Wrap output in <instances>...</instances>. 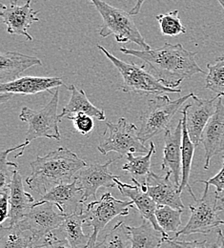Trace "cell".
<instances>
[{
  "instance_id": "obj_1",
  "label": "cell",
  "mask_w": 224,
  "mask_h": 248,
  "mask_svg": "<svg viewBox=\"0 0 224 248\" xmlns=\"http://www.w3.org/2000/svg\"><path fill=\"white\" fill-rule=\"evenodd\" d=\"M119 51L141 60L150 68V73L170 89H177L181 82L196 74L205 72L196 64V52L187 51L181 44L165 43L158 49L139 51L120 48Z\"/></svg>"
},
{
  "instance_id": "obj_2",
  "label": "cell",
  "mask_w": 224,
  "mask_h": 248,
  "mask_svg": "<svg viewBox=\"0 0 224 248\" xmlns=\"http://www.w3.org/2000/svg\"><path fill=\"white\" fill-rule=\"evenodd\" d=\"M87 163L74 152L60 147L43 156H37L30 163L31 175L26 179L29 188L44 196L48 191L62 184H70Z\"/></svg>"
},
{
  "instance_id": "obj_3",
  "label": "cell",
  "mask_w": 224,
  "mask_h": 248,
  "mask_svg": "<svg viewBox=\"0 0 224 248\" xmlns=\"http://www.w3.org/2000/svg\"><path fill=\"white\" fill-rule=\"evenodd\" d=\"M91 3L102 16L103 24L99 29V35L101 37H107L113 34L119 43L133 42L143 48L144 51L152 50L151 46L138 31L129 13L113 7L104 1L92 0Z\"/></svg>"
},
{
  "instance_id": "obj_4",
  "label": "cell",
  "mask_w": 224,
  "mask_h": 248,
  "mask_svg": "<svg viewBox=\"0 0 224 248\" xmlns=\"http://www.w3.org/2000/svg\"><path fill=\"white\" fill-rule=\"evenodd\" d=\"M194 93L172 100L168 95H157L148 102L147 108L140 117L138 129L139 140L145 144L154 137L169 129L171 122L183 103L190 100Z\"/></svg>"
},
{
  "instance_id": "obj_5",
  "label": "cell",
  "mask_w": 224,
  "mask_h": 248,
  "mask_svg": "<svg viewBox=\"0 0 224 248\" xmlns=\"http://www.w3.org/2000/svg\"><path fill=\"white\" fill-rule=\"evenodd\" d=\"M96 47L114 64L121 75L123 83L120 85L119 89L122 92L156 95H160L161 93L181 92V89H170L165 87L154 75L146 71L144 65L138 66L134 62L127 63L122 62L112 55L103 46L97 45Z\"/></svg>"
},
{
  "instance_id": "obj_6",
  "label": "cell",
  "mask_w": 224,
  "mask_h": 248,
  "mask_svg": "<svg viewBox=\"0 0 224 248\" xmlns=\"http://www.w3.org/2000/svg\"><path fill=\"white\" fill-rule=\"evenodd\" d=\"M106 126L107 129L101 135L97 146L102 155L116 152L122 157L134 153L148 154L149 149L139 140L138 129L134 124L121 118L116 124L106 123Z\"/></svg>"
},
{
  "instance_id": "obj_7",
  "label": "cell",
  "mask_w": 224,
  "mask_h": 248,
  "mask_svg": "<svg viewBox=\"0 0 224 248\" xmlns=\"http://www.w3.org/2000/svg\"><path fill=\"white\" fill-rule=\"evenodd\" d=\"M221 196L217 191L210 192V186L205 185L203 195L200 199L194 200L189 205L191 216L187 224L176 233V238L192 234H209L214 228H219L222 219L218 213ZM175 238V239H176Z\"/></svg>"
},
{
  "instance_id": "obj_8",
  "label": "cell",
  "mask_w": 224,
  "mask_h": 248,
  "mask_svg": "<svg viewBox=\"0 0 224 248\" xmlns=\"http://www.w3.org/2000/svg\"><path fill=\"white\" fill-rule=\"evenodd\" d=\"M134 207L132 201H120L107 192L98 200L90 202L83 210L85 224L92 227L88 248H96L97 237L105 226L116 217L128 216L129 209Z\"/></svg>"
},
{
  "instance_id": "obj_9",
  "label": "cell",
  "mask_w": 224,
  "mask_h": 248,
  "mask_svg": "<svg viewBox=\"0 0 224 248\" xmlns=\"http://www.w3.org/2000/svg\"><path fill=\"white\" fill-rule=\"evenodd\" d=\"M60 100V89H56L52 99L40 110L34 111L28 107H23L19 114V120L29 125L26 141L32 142L38 138H47L60 140L58 114Z\"/></svg>"
},
{
  "instance_id": "obj_10",
  "label": "cell",
  "mask_w": 224,
  "mask_h": 248,
  "mask_svg": "<svg viewBox=\"0 0 224 248\" xmlns=\"http://www.w3.org/2000/svg\"><path fill=\"white\" fill-rule=\"evenodd\" d=\"M55 206L52 202H36L18 226L22 231L32 234L34 242L44 239L52 231L60 229L64 221L66 214L55 212Z\"/></svg>"
},
{
  "instance_id": "obj_11",
  "label": "cell",
  "mask_w": 224,
  "mask_h": 248,
  "mask_svg": "<svg viewBox=\"0 0 224 248\" xmlns=\"http://www.w3.org/2000/svg\"><path fill=\"white\" fill-rule=\"evenodd\" d=\"M120 158L121 156L112 157L103 164L95 163L87 165L75 175V180L81 189L83 202L90 198L96 199V192L100 187L113 188L117 186L116 181L120 179V177L114 175L109 170V166Z\"/></svg>"
},
{
  "instance_id": "obj_12",
  "label": "cell",
  "mask_w": 224,
  "mask_h": 248,
  "mask_svg": "<svg viewBox=\"0 0 224 248\" xmlns=\"http://www.w3.org/2000/svg\"><path fill=\"white\" fill-rule=\"evenodd\" d=\"M171 175L170 172L166 173L165 176L151 172L141 184V187L158 205H167L174 209L184 210L179 186L171 181Z\"/></svg>"
},
{
  "instance_id": "obj_13",
  "label": "cell",
  "mask_w": 224,
  "mask_h": 248,
  "mask_svg": "<svg viewBox=\"0 0 224 248\" xmlns=\"http://www.w3.org/2000/svg\"><path fill=\"white\" fill-rule=\"evenodd\" d=\"M219 98L216 95L211 99H205L194 93L190 103L185 106L187 131L190 140L195 146L200 143L202 133L216 112V99Z\"/></svg>"
},
{
  "instance_id": "obj_14",
  "label": "cell",
  "mask_w": 224,
  "mask_h": 248,
  "mask_svg": "<svg viewBox=\"0 0 224 248\" xmlns=\"http://www.w3.org/2000/svg\"><path fill=\"white\" fill-rule=\"evenodd\" d=\"M38 13L31 8V1H27L23 6H18L17 1H11L9 6L0 3V16L2 22L7 25V31L10 34L24 35L29 41L33 38L28 30L33 22L39 20L36 16Z\"/></svg>"
},
{
  "instance_id": "obj_15",
  "label": "cell",
  "mask_w": 224,
  "mask_h": 248,
  "mask_svg": "<svg viewBox=\"0 0 224 248\" xmlns=\"http://www.w3.org/2000/svg\"><path fill=\"white\" fill-rule=\"evenodd\" d=\"M182 119L179 121L178 125L173 129H168L164 134V149L161 163L162 171L172 173L174 182L177 186H180L182 167Z\"/></svg>"
},
{
  "instance_id": "obj_16",
  "label": "cell",
  "mask_w": 224,
  "mask_h": 248,
  "mask_svg": "<svg viewBox=\"0 0 224 248\" xmlns=\"http://www.w3.org/2000/svg\"><path fill=\"white\" fill-rule=\"evenodd\" d=\"M223 97L217 102V108L214 116L206 125L202 136L201 143L205 151L204 169H209L213 156L224 151V104Z\"/></svg>"
},
{
  "instance_id": "obj_17",
  "label": "cell",
  "mask_w": 224,
  "mask_h": 248,
  "mask_svg": "<svg viewBox=\"0 0 224 248\" xmlns=\"http://www.w3.org/2000/svg\"><path fill=\"white\" fill-rule=\"evenodd\" d=\"M38 202H52L63 214L82 212L85 206L82 201L81 189L75 180L70 184H62L52 188Z\"/></svg>"
},
{
  "instance_id": "obj_18",
  "label": "cell",
  "mask_w": 224,
  "mask_h": 248,
  "mask_svg": "<svg viewBox=\"0 0 224 248\" xmlns=\"http://www.w3.org/2000/svg\"><path fill=\"white\" fill-rule=\"evenodd\" d=\"M132 181L134 184V186L121 183L119 181V179H118L116 181L117 186H118L120 194L123 195L124 197H127L134 202V207L137 209V211L139 212L141 217H143V219L149 220L156 230L162 233V235L165 238H169L168 234H166L160 228V224L157 220L156 211L158 208V204L142 189L141 184L139 182H137L134 178L132 179Z\"/></svg>"
},
{
  "instance_id": "obj_19",
  "label": "cell",
  "mask_w": 224,
  "mask_h": 248,
  "mask_svg": "<svg viewBox=\"0 0 224 248\" xmlns=\"http://www.w3.org/2000/svg\"><path fill=\"white\" fill-rule=\"evenodd\" d=\"M10 189V225H18L19 222L31 211L36 202L31 194L24 190L22 177L17 171L13 179Z\"/></svg>"
},
{
  "instance_id": "obj_20",
  "label": "cell",
  "mask_w": 224,
  "mask_h": 248,
  "mask_svg": "<svg viewBox=\"0 0 224 248\" xmlns=\"http://www.w3.org/2000/svg\"><path fill=\"white\" fill-rule=\"evenodd\" d=\"M63 85V81L60 78H39V77H23L15 81L0 84V93L34 94L41 92H51L52 89H58Z\"/></svg>"
},
{
  "instance_id": "obj_21",
  "label": "cell",
  "mask_w": 224,
  "mask_h": 248,
  "mask_svg": "<svg viewBox=\"0 0 224 248\" xmlns=\"http://www.w3.org/2000/svg\"><path fill=\"white\" fill-rule=\"evenodd\" d=\"M42 62L35 57L18 52H6L0 56V84L15 81L20 75L33 66H41Z\"/></svg>"
},
{
  "instance_id": "obj_22",
  "label": "cell",
  "mask_w": 224,
  "mask_h": 248,
  "mask_svg": "<svg viewBox=\"0 0 224 248\" xmlns=\"http://www.w3.org/2000/svg\"><path fill=\"white\" fill-rule=\"evenodd\" d=\"M68 89L71 91V98L68 104L63 107L61 114L59 115L60 121L80 113L88 115L100 122L106 121L104 110H100L92 104L84 90L76 88L74 84H71Z\"/></svg>"
},
{
  "instance_id": "obj_23",
  "label": "cell",
  "mask_w": 224,
  "mask_h": 248,
  "mask_svg": "<svg viewBox=\"0 0 224 248\" xmlns=\"http://www.w3.org/2000/svg\"><path fill=\"white\" fill-rule=\"evenodd\" d=\"M84 223L85 215L83 211L65 215L64 221L60 230L72 248H88L91 235L83 232Z\"/></svg>"
},
{
  "instance_id": "obj_24",
  "label": "cell",
  "mask_w": 224,
  "mask_h": 248,
  "mask_svg": "<svg viewBox=\"0 0 224 248\" xmlns=\"http://www.w3.org/2000/svg\"><path fill=\"white\" fill-rule=\"evenodd\" d=\"M182 114V152H181V167H182V176L179 186V193L182 194L185 188L188 189V192L192 196L193 199L195 200V196L193 193L192 188L189 184L191 169H192L193 157L194 154V148L196 147L190 140L187 127H186V109L180 111Z\"/></svg>"
},
{
  "instance_id": "obj_25",
  "label": "cell",
  "mask_w": 224,
  "mask_h": 248,
  "mask_svg": "<svg viewBox=\"0 0 224 248\" xmlns=\"http://www.w3.org/2000/svg\"><path fill=\"white\" fill-rule=\"evenodd\" d=\"M128 228L132 236V248H160L165 240L168 239L156 230L147 219H143L137 227L128 226Z\"/></svg>"
},
{
  "instance_id": "obj_26",
  "label": "cell",
  "mask_w": 224,
  "mask_h": 248,
  "mask_svg": "<svg viewBox=\"0 0 224 248\" xmlns=\"http://www.w3.org/2000/svg\"><path fill=\"white\" fill-rule=\"evenodd\" d=\"M32 234H27L18 225L1 226L0 248H34Z\"/></svg>"
},
{
  "instance_id": "obj_27",
  "label": "cell",
  "mask_w": 224,
  "mask_h": 248,
  "mask_svg": "<svg viewBox=\"0 0 224 248\" xmlns=\"http://www.w3.org/2000/svg\"><path fill=\"white\" fill-rule=\"evenodd\" d=\"M131 237L128 226L123 221H119L96 248H132Z\"/></svg>"
},
{
  "instance_id": "obj_28",
  "label": "cell",
  "mask_w": 224,
  "mask_h": 248,
  "mask_svg": "<svg viewBox=\"0 0 224 248\" xmlns=\"http://www.w3.org/2000/svg\"><path fill=\"white\" fill-rule=\"evenodd\" d=\"M156 153V146L153 141L150 142L148 154L134 156V154L127 155V162L122 166L123 171H127L134 177H147L151 171L152 155Z\"/></svg>"
},
{
  "instance_id": "obj_29",
  "label": "cell",
  "mask_w": 224,
  "mask_h": 248,
  "mask_svg": "<svg viewBox=\"0 0 224 248\" xmlns=\"http://www.w3.org/2000/svg\"><path fill=\"white\" fill-rule=\"evenodd\" d=\"M31 142L25 141L17 146L2 151L0 154V191L9 189V186L12 184L15 174L18 171L19 167L17 163L10 161L8 155L10 153L16 150H24Z\"/></svg>"
},
{
  "instance_id": "obj_30",
  "label": "cell",
  "mask_w": 224,
  "mask_h": 248,
  "mask_svg": "<svg viewBox=\"0 0 224 248\" xmlns=\"http://www.w3.org/2000/svg\"><path fill=\"white\" fill-rule=\"evenodd\" d=\"M207 69L205 88L217 93L218 97H224V55L215 63H208Z\"/></svg>"
},
{
  "instance_id": "obj_31",
  "label": "cell",
  "mask_w": 224,
  "mask_h": 248,
  "mask_svg": "<svg viewBox=\"0 0 224 248\" xmlns=\"http://www.w3.org/2000/svg\"><path fill=\"white\" fill-rule=\"evenodd\" d=\"M183 210L174 209L167 205H158L156 211L157 220L160 228L168 234L169 232L177 233L181 225V214Z\"/></svg>"
},
{
  "instance_id": "obj_32",
  "label": "cell",
  "mask_w": 224,
  "mask_h": 248,
  "mask_svg": "<svg viewBox=\"0 0 224 248\" xmlns=\"http://www.w3.org/2000/svg\"><path fill=\"white\" fill-rule=\"evenodd\" d=\"M156 19L159 21L160 31L166 36H177L186 32V28L181 23L179 16V11L175 10L166 14L156 16Z\"/></svg>"
},
{
  "instance_id": "obj_33",
  "label": "cell",
  "mask_w": 224,
  "mask_h": 248,
  "mask_svg": "<svg viewBox=\"0 0 224 248\" xmlns=\"http://www.w3.org/2000/svg\"><path fill=\"white\" fill-rule=\"evenodd\" d=\"M68 120L72 121L75 130L84 136L88 135L90 132H92L95 127L94 118H92L88 115L82 114V113L69 117Z\"/></svg>"
},
{
  "instance_id": "obj_34",
  "label": "cell",
  "mask_w": 224,
  "mask_h": 248,
  "mask_svg": "<svg viewBox=\"0 0 224 248\" xmlns=\"http://www.w3.org/2000/svg\"><path fill=\"white\" fill-rule=\"evenodd\" d=\"M34 248H74L66 240H60L53 233L46 236L42 243L39 245H34Z\"/></svg>"
},
{
  "instance_id": "obj_35",
  "label": "cell",
  "mask_w": 224,
  "mask_h": 248,
  "mask_svg": "<svg viewBox=\"0 0 224 248\" xmlns=\"http://www.w3.org/2000/svg\"><path fill=\"white\" fill-rule=\"evenodd\" d=\"M165 243H167L171 248H211L207 246L206 241H178L176 239H166Z\"/></svg>"
},
{
  "instance_id": "obj_36",
  "label": "cell",
  "mask_w": 224,
  "mask_h": 248,
  "mask_svg": "<svg viewBox=\"0 0 224 248\" xmlns=\"http://www.w3.org/2000/svg\"><path fill=\"white\" fill-rule=\"evenodd\" d=\"M0 210L1 218L0 221L4 222L10 215V189L0 191Z\"/></svg>"
},
{
  "instance_id": "obj_37",
  "label": "cell",
  "mask_w": 224,
  "mask_h": 248,
  "mask_svg": "<svg viewBox=\"0 0 224 248\" xmlns=\"http://www.w3.org/2000/svg\"><path fill=\"white\" fill-rule=\"evenodd\" d=\"M199 183H202L204 185L208 186H213L216 187L217 193H222L224 191V164L222 170L213 178L209 179L208 181H199Z\"/></svg>"
},
{
  "instance_id": "obj_38",
  "label": "cell",
  "mask_w": 224,
  "mask_h": 248,
  "mask_svg": "<svg viewBox=\"0 0 224 248\" xmlns=\"http://www.w3.org/2000/svg\"><path fill=\"white\" fill-rule=\"evenodd\" d=\"M211 248H224V234L223 230L217 228V241L215 244L210 246Z\"/></svg>"
},
{
  "instance_id": "obj_39",
  "label": "cell",
  "mask_w": 224,
  "mask_h": 248,
  "mask_svg": "<svg viewBox=\"0 0 224 248\" xmlns=\"http://www.w3.org/2000/svg\"><path fill=\"white\" fill-rule=\"evenodd\" d=\"M143 4V1H138V2H136V4H135V6L134 7V9L132 10V11H130V15L131 16H133V15H137L138 13H139V11H140V8H141V5Z\"/></svg>"
},
{
  "instance_id": "obj_40",
  "label": "cell",
  "mask_w": 224,
  "mask_h": 248,
  "mask_svg": "<svg viewBox=\"0 0 224 248\" xmlns=\"http://www.w3.org/2000/svg\"><path fill=\"white\" fill-rule=\"evenodd\" d=\"M13 95H14L13 93H0V103L3 104L7 102Z\"/></svg>"
},
{
  "instance_id": "obj_41",
  "label": "cell",
  "mask_w": 224,
  "mask_h": 248,
  "mask_svg": "<svg viewBox=\"0 0 224 248\" xmlns=\"http://www.w3.org/2000/svg\"><path fill=\"white\" fill-rule=\"evenodd\" d=\"M219 209H220V211H223V210H224V197H221V198H220V202H219Z\"/></svg>"
},
{
  "instance_id": "obj_42",
  "label": "cell",
  "mask_w": 224,
  "mask_h": 248,
  "mask_svg": "<svg viewBox=\"0 0 224 248\" xmlns=\"http://www.w3.org/2000/svg\"><path fill=\"white\" fill-rule=\"evenodd\" d=\"M219 3L222 5V7L224 8V0H219Z\"/></svg>"
},
{
  "instance_id": "obj_43",
  "label": "cell",
  "mask_w": 224,
  "mask_h": 248,
  "mask_svg": "<svg viewBox=\"0 0 224 248\" xmlns=\"http://www.w3.org/2000/svg\"><path fill=\"white\" fill-rule=\"evenodd\" d=\"M221 224H224V220H222V221H221Z\"/></svg>"
}]
</instances>
